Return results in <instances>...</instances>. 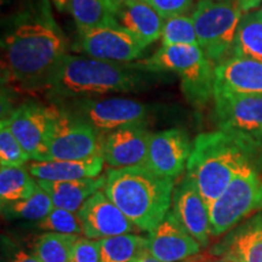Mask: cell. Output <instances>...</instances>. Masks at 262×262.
<instances>
[{
	"label": "cell",
	"instance_id": "6da1fadb",
	"mask_svg": "<svg viewBox=\"0 0 262 262\" xmlns=\"http://www.w3.org/2000/svg\"><path fill=\"white\" fill-rule=\"evenodd\" d=\"M0 44L3 83L33 90L41 89L68 50L49 0H31L6 18Z\"/></svg>",
	"mask_w": 262,
	"mask_h": 262
},
{
	"label": "cell",
	"instance_id": "7a4b0ae2",
	"mask_svg": "<svg viewBox=\"0 0 262 262\" xmlns=\"http://www.w3.org/2000/svg\"><path fill=\"white\" fill-rule=\"evenodd\" d=\"M146 72L135 63H118L90 56L66 55L42 84L52 100H78L141 89Z\"/></svg>",
	"mask_w": 262,
	"mask_h": 262
},
{
	"label": "cell",
	"instance_id": "3957f363",
	"mask_svg": "<svg viewBox=\"0 0 262 262\" xmlns=\"http://www.w3.org/2000/svg\"><path fill=\"white\" fill-rule=\"evenodd\" d=\"M260 159L262 143L219 129L195 137L186 173L210 205L245 165Z\"/></svg>",
	"mask_w": 262,
	"mask_h": 262
},
{
	"label": "cell",
	"instance_id": "277c9868",
	"mask_svg": "<svg viewBox=\"0 0 262 262\" xmlns=\"http://www.w3.org/2000/svg\"><path fill=\"white\" fill-rule=\"evenodd\" d=\"M104 179L103 192L139 231L150 232L170 211L175 180L146 166L111 168Z\"/></svg>",
	"mask_w": 262,
	"mask_h": 262
},
{
	"label": "cell",
	"instance_id": "5b68a950",
	"mask_svg": "<svg viewBox=\"0 0 262 262\" xmlns=\"http://www.w3.org/2000/svg\"><path fill=\"white\" fill-rule=\"evenodd\" d=\"M135 66L150 73L178 74L183 95L194 107L204 106L214 97L215 67L199 45H162L152 56L135 62Z\"/></svg>",
	"mask_w": 262,
	"mask_h": 262
},
{
	"label": "cell",
	"instance_id": "8992f818",
	"mask_svg": "<svg viewBox=\"0 0 262 262\" xmlns=\"http://www.w3.org/2000/svg\"><path fill=\"white\" fill-rule=\"evenodd\" d=\"M262 209V159L248 164L209 205L211 237H220Z\"/></svg>",
	"mask_w": 262,
	"mask_h": 262
},
{
	"label": "cell",
	"instance_id": "52a82bcc",
	"mask_svg": "<svg viewBox=\"0 0 262 262\" xmlns=\"http://www.w3.org/2000/svg\"><path fill=\"white\" fill-rule=\"evenodd\" d=\"M191 15L199 47L212 64L228 57L243 16L237 0H198Z\"/></svg>",
	"mask_w": 262,
	"mask_h": 262
},
{
	"label": "cell",
	"instance_id": "ba28073f",
	"mask_svg": "<svg viewBox=\"0 0 262 262\" xmlns=\"http://www.w3.org/2000/svg\"><path fill=\"white\" fill-rule=\"evenodd\" d=\"M72 116L93 126L101 136L131 124H145L147 107L126 97H90L70 100L62 104Z\"/></svg>",
	"mask_w": 262,
	"mask_h": 262
},
{
	"label": "cell",
	"instance_id": "9c48e42d",
	"mask_svg": "<svg viewBox=\"0 0 262 262\" xmlns=\"http://www.w3.org/2000/svg\"><path fill=\"white\" fill-rule=\"evenodd\" d=\"M95 156H101L100 134L64 108H57L48 137L47 160H80Z\"/></svg>",
	"mask_w": 262,
	"mask_h": 262
},
{
	"label": "cell",
	"instance_id": "30bf717a",
	"mask_svg": "<svg viewBox=\"0 0 262 262\" xmlns=\"http://www.w3.org/2000/svg\"><path fill=\"white\" fill-rule=\"evenodd\" d=\"M77 47L88 56L98 60L131 63L145 55L147 47L116 22L78 32Z\"/></svg>",
	"mask_w": 262,
	"mask_h": 262
},
{
	"label": "cell",
	"instance_id": "8fae6325",
	"mask_svg": "<svg viewBox=\"0 0 262 262\" xmlns=\"http://www.w3.org/2000/svg\"><path fill=\"white\" fill-rule=\"evenodd\" d=\"M214 117L219 129L262 143V96L214 93Z\"/></svg>",
	"mask_w": 262,
	"mask_h": 262
},
{
	"label": "cell",
	"instance_id": "7c38bea8",
	"mask_svg": "<svg viewBox=\"0 0 262 262\" xmlns=\"http://www.w3.org/2000/svg\"><path fill=\"white\" fill-rule=\"evenodd\" d=\"M57 107L25 103L5 118L16 139L34 162L47 160V143Z\"/></svg>",
	"mask_w": 262,
	"mask_h": 262
},
{
	"label": "cell",
	"instance_id": "4fadbf2b",
	"mask_svg": "<svg viewBox=\"0 0 262 262\" xmlns=\"http://www.w3.org/2000/svg\"><path fill=\"white\" fill-rule=\"evenodd\" d=\"M193 143L182 129L152 133L145 166L162 178L175 180L187 168Z\"/></svg>",
	"mask_w": 262,
	"mask_h": 262
},
{
	"label": "cell",
	"instance_id": "5bb4252c",
	"mask_svg": "<svg viewBox=\"0 0 262 262\" xmlns=\"http://www.w3.org/2000/svg\"><path fill=\"white\" fill-rule=\"evenodd\" d=\"M149 133L145 124H131L101 136V156L111 168L145 166Z\"/></svg>",
	"mask_w": 262,
	"mask_h": 262
},
{
	"label": "cell",
	"instance_id": "9a60e30c",
	"mask_svg": "<svg viewBox=\"0 0 262 262\" xmlns=\"http://www.w3.org/2000/svg\"><path fill=\"white\" fill-rule=\"evenodd\" d=\"M171 210L202 248L208 247L211 237L209 205L188 173L175 186Z\"/></svg>",
	"mask_w": 262,
	"mask_h": 262
},
{
	"label": "cell",
	"instance_id": "2e32d148",
	"mask_svg": "<svg viewBox=\"0 0 262 262\" xmlns=\"http://www.w3.org/2000/svg\"><path fill=\"white\" fill-rule=\"evenodd\" d=\"M77 214L83 228V234L95 241L130 233L136 228L101 189L81 205Z\"/></svg>",
	"mask_w": 262,
	"mask_h": 262
},
{
	"label": "cell",
	"instance_id": "e0dca14e",
	"mask_svg": "<svg viewBox=\"0 0 262 262\" xmlns=\"http://www.w3.org/2000/svg\"><path fill=\"white\" fill-rule=\"evenodd\" d=\"M148 249L160 262H181L201 253L202 245L180 224L172 210L148 232Z\"/></svg>",
	"mask_w": 262,
	"mask_h": 262
},
{
	"label": "cell",
	"instance_id": "ac0fdd59",
	"mask_svg": "<svg viewBox=\"0 0 262 262\" xmlns=\"http://www.w3.org/2000/svg\"><path fill=\"white\" fill-rule=\"evenodd\" d=\"M111 18L146 47L162 38L164 18L146 0H106Z\"/></svg>",
	"mask_w": 262,
	"mask_h": 262
},
{
	"label": "cell",
	"instance_id": "d6986e66",
	"mask_svg": "<svg viewBox=\"0 0 262 262\" xmlns=\"http://www.w3.org/2000/svg\"><path fill=\"white\" fill-rule=\"evenodd\" d=\"M262 96V63L253 58L229 55L214 68V93Z\"/></svg>",
	"mask_w": 262,
	"mask_h": 262
},
{
	"label": "cell",
	"instance_id": "ffe728a7",
	"mask_svg": "<svg viewBox=\"0 0 262 262\" xmlns=\"http://www.w3.org/2000/svg\"><path fill=\"white\" fill-rule=\"evenodd\" d=\"M212 255L229 262H262V212L232 229Z\"/></svg>",
	"mask_w": 262,
	"mask_h": 262
},
{
	"label": "cell",
	"instance_id": "44dd1931",
	"mask_svg": "<svg viewBox=\"0 0 262 262\" xmlns=\"http://www.w3.org/2000/svg\"><path fill=\"white\" fill-rule=\"evenodd\" d=\"M102 156L80 160H47L33 162L27 166L33 178L45 181H73L80 179L98 178L102 172Z\"/></svg>",
	"mask_w": 262,
	"mask_h": 262
},
{
	"label": "cell",
	"instance_id": "7402d4cb",
	"mask_svg": "<svg viewBox=\"0 0 262 262\" xmlns=\"http://www.w3.org/2000/svg\"><path fill=\"white\" fill-rule=\"evenodd\" d=\"M104 176L73 181H45L37 180L38 185L50 195L56 208L78 212L91 195L103 188Z\"/></svg>",
	"mask_w": 262,
	"mask_h": 262
},
{
	"label": "cell",
	"instance_id": "603a6c76",
	"mask_svg": "<svg viewBox=\"0 0 262 262\" xmlns=\"http://www.w3.org/2000/svg\"><path fill=\"white\" fill-rule=\"evenodd\" d=\"M231 55L253 58L262 63V10L243 14Z\"/></svg>",
	"mask_w": 262,
	"mask_h": 262
},
{
	"label": "cell",
	"instance_id": "cb8c5ba5",
	"mask_svg": "<svg viewBox=\"0 0 262 262\" xmlns=\"http://www.w3.org/2000/svg\"><path fill=\"white\" fill-rule=\"evenodd\" d=\"M39 187L26 166H0V203L2 205L24 201Z\"/></svg>",
	"mask_w": 262,
	"mask_h": 262
},
{
	"label": "cell",
	"instance_id": "d4e9b609",
	"mask_svg": "<svg viewBox=\"0 0 262 262\" xmlns=\"http://www.w3.org/2000/svg\"><path fill=\"white\" fill-rule=\"evenodd\" d=\"M148 245V238L126 233L98 239V262H131Z\"/></svg>",
	"mask_w": 262,
	"mask_h": 262
},
{
	"label": "cell",
	"instance_id": "484cf974",
	"mask_svg": "<svg viewBox=\"0 0 262 262\" xmlns=\"http://www.w3.org/2000/svg\"><path fill=\"white\" fill-rule=\"evenodd\" d=\"M79 235L49 232L35 239L33 255L40 262H70L74 244Z\"/></svg>",
	"mask_w": 262,
	"mask_h": 262
},
{
	"label": "cell",
	"instance_id": "4316f807",
	"mask_svg": "<svg viewBox=\"0 0 262 262\" xmlns=\"http://www.w3.org/2000/svg\"><path fill=\"white\" fill-rule=\"evenodd\" d=\"M55 208L50 195L39 186L37 191L27 199L2 205V211L8 219H22L40 221Z\"/></svg>",
	"mask_w": 262,
	"mask_h": 262
},
{
	"label": "cell",
	"instance_id": "83f0119b",
	"mask_svg": "<svg viewBox=\"0 0 262 262\" xmlns=\"http://www.w3.org/2000/svg\"><path fill=\"white\" fill-rule=\"evenodd\" d=\"M70 11L78 32L88 31L112 21L106 0H71Z\"/></svg>",
	"mask_w": 262,
	"mask_h": 262
},
{
	"label": "cell",
	"instance_id": "f1b7e54d",
	"mask_svg": "<svg viewBox=\"0 0 262 262\" xmlns=\"http://www.w3.org/2000/svg\"><path fill=\"white\" fill-rule=\"evenodd\" d=\"M162 45H199L192 15L181 14L164 18Z\"/></svg>",
	"mask_w": 262,
	"mask_h": 262
},
{
	"label": "cell",
	"instance_id": "f546056e",
	"mask_svg": "<svg viewBox=\"0 0 262 262\" xmlns=\"http://www.w3.org/2000/svg\"><path fill=\"white\" fill-rule=\"evenodd\" d=\"M31 159L19 141L16 139L8 120L0 123V164L2 166H24Z\"/></svg>",
	"mask_w": 262,
	"mask_h": 262
},
{
	"label": "cell",
	"instance_id": "4dcf8cb0",
	"mask_svg": "<svg viewBox=\"0 0 262 262\" xmlns=\"http://www.w3.org/2000/svg\"><path fill=\"white\" fill-rule=\"evenodd\" d=\"M38 227L42 231L54 232V233L77 235L83 233V228H81L77 212L64 210L56 206L42 220L38 221Z\"/></svg>",
	"mask_w": 262,
	"mask_h": 262
},
{
	"label": "cell",
	"instance_id": "1f68e13d",
	"mask_svg": "<svg viewBox=\"0 0 262 262\" xmlns=\"http://www.w3.org/2000/svg\"><path fill=\"white\" fill-rule=\"evenodd\" d=\"M98 241L79 237L75 242L70 262H98Z\"/></svg>",
	"mask_w": 262,
	"mask_h": 262
},
{
	"label": "cell",
	"instance_id": "d6a6232c",
	"mask_svg": "<svg viewBox=\"0 0 262 262\" xmlns=\"http://www.w3.org/2000/svg\"><path fill=\"white\" fill-rule=\"evenodd\" d=\"M163 18L186 14L193 4V0H146Z\"/></svg>",
	"mask_w": 262,
	"mask_h": 262
},
{
	"label": "cell",
	"instance_id": "836d02e7",
	"mask_svg": "<svg viewBox=\"0 0 262 262\" xmlns=\"http://www.w3.org/2000/svg\"><path fill=\"white\" fill-rule=\"evenodd\" d=\"M11 262H40L39 258L33 254L26 253L25 250L17 249V250L12 251Z\"/></svg>",
	"mask_w": 262,
	"mask_h": 262
},
{
	"label": "cell",
	"instance_id": "e575fe53",
	"mask_svg": "<svg viewBox=\"0 0 262 262\" xmlns=\"http://www.w3.org/2000/svg\"><path fill=\"white\" fill-rule=\"evenodd\" d=\"M131 262H160L156 256H153V254L150 253L148 245L142 249L135 257L133 258Z\"/></svg>",
	"mask_w": 262,
	"mask_h": 262
},
{
	"label": "cell",
	"instance_id": "d590c367",
	"mask_svg": "<svg viewBox=\"0 0 262 262\" xmlns=\"http://www.w3.org/2000/svg\"><path fill=\"white\" fill-rule=\"evenodd\" d=\"M237 3L242 10V12L247 14V12L256 10L261 5L262 0H237Z\"/></svg>",
	"mask_w": 262,
	"mask_h": 262
},
{
	"label": "cell",
	"instance_id": "8d00e7d4",
	"mask_svg": "<svg viewBox=\"0 0 262 262\" xmlns=\"http://www.w3.org/2000/svg\"><path fill=\"white\" fill-rule=\"evenodd\" d=\"M181 262H219V260H217V257L214 258V257H211L210 255L199 253V254L194 255V256L186 258L185 261H181Z\"/></svg>",
	"mask_w": 262,
	"mask_h": 262
},
{
	"label": "cell",
	"instance_id": "74e56055",
	"mask_svg": "<svg viewBox=\"0 0 262 262\" xmlns=\"http://www.w3.org/2000/svg\"><path fill=\"white\" fill-rule=\"evenodd\" d=\"M51 2L58 11H67V10H70L71 0H51Z\"/></svg>",
	"mask_w": 262,
	"mask_h": 262
},
{
	"label": "cell",
	"instance_id": "f35d334b",
	"mask_svg": "<svg viewBox=\"0 0 262 262\" xmlns=\"http://www.w3.org/2000/svg\"><path fill=\"white\" fill-rule=\"evenodd\" d=\"M217 260H219V262H229L227 260H222V258H219V257H217Z\"/></svg>",
	"mask_w": 262,
	"mask_h": 262
},
{
	"label": "cell",
	"instance_id": "ab89813d",
	"mask_svg": "<svg viewBox=\"0 0 262 262\" xmlns=\"http://www.w3.org/2000/svg\"><path fill=\"white\" fill-rule=\"evenodd\" d=\"M219 2H233V0H219Z\"/></svg>",
	"mask_w": 262,
	"mask_h": 262
},
{
	"label": "cell",
	"instance_id": "60d3db41",
	"mask_svg": "<svg viewBox=\"0 0 262 262\" xmlns=\"http://www.w3.org/2000/svg\"><path fill=\"white\" fill-rule=\"evenodd\" d=\"M261 10H262V8H261Z\"/></svg>",
	"mask_w": 262,
	"mask_h": 262
}]
</instances>
